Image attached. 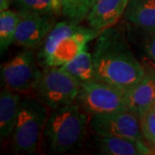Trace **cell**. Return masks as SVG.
<instances>
[{
    "label": "cell",
    "instance_id": "obj_1",
    "mask_svg": "<svg viewBox=\"0 0 155 155\" xmlns=\"http://www.w3.org/2000/svg\"><path fill=\"white\" fill-rule=\"evenodd\" d=\"M96 79L124 92L144 77L146 67L135 58L119 28H108L97 37L92 54Z\"/></svg>",
    "mask_w": 155,
    "mask_h": 155
},
{
    "label": "cell",
    "instance_id": "obj_2",
    "mask_svg": "<svg viewBox=\"0 0 155 155\" xmlns=\"http://www.w3.org/2000/svg\"><path fill=\"white\" fill-rule=\"evenodd\" d=\"M100 33L71 20L58 22L45 38L37 56L39 63L44 68L62 67L87 49V44Z\"/></svg>",
    "mask_w": 155,
    "mask_h": 155
},
{
    "label": "cell",
    "instance_id": "obj_3",
    "mask_svg": "<svg viewBox=\"0 0 155 155\" xmlns=\"http://www.w3.org/2000/svg\"><path fill=\"white\" fill-rule=\"evenodd\" d=\"M83 110L78 104H73L54 110L43 132L50 153H64L82 144L88 122Z\"/></svg>",
    "mask_w": 155,
    "mask_h": 155
},
{
    "label": "cell",
    "instance_id": "obj_4",
    "mask_svg": "<svg viewBox=\"0 0 155 155\" xmlns=\"http://www.w3.org/2000/svg\"><path fill=\"white\" fill-rule=\"evenodd\" d=\"M46 107L40 100L29 97L22 100L12 134L13 149L16 153L31 154L36 152L48 119Z\"/></svg>",
    "mask_w": 155,
    "mask_h": 155
},
{
    "label": "cell",
    "instance_id": "obj_5",
    "mask_svg": "<svg viewBox=\"0 0 155 155\" xmlns=\"http://www.w3.org/2000/svg\"><path fill=\"white\" fill-rule=\"evenodd\" d=\"M80 84L61 67H46L35 91L39 100L51 110L73 104L79 93Z\"/></svg>",
    "mask_w": 155,
    "mask_h": 155
},
{
    "label": "cell",
    "instance_id": "obj_6",
    "mask_svg": "<svg viewBox=\"0 0 155 155\" xmlns=\"http://www.w3.org/2000/svg\"><path fill=\"white\" fill-rule=\"evenodd\" d=\"M77 100L84 110L91 115L127 109L123 91L96 78L80 84Z\"/></svg>",
    "mask_w": 155,
    "mask_h": 155
},
{
    "label": "cell",
    "instance_id": "obj_7",
    "mask_svg": "<svg viewBox=\"0 0 155 155\" xmlns=\"http://www.w3.org/2000/svg\"><path fill=\"white\" fill-rule=\"evenodd\" d=\"M41 74L35 56L29 48L22 50L1 67V78L5 87L17 92L35 91Z\"/></svg>",
    "mask_w": 155,
    "mask_h": 155
},
{
    "label": "cell",
    "instance_id": "obj_8",
    "mask_svg": "<svg viewBox=\"0 0 155 155\" xmlns=\"http://www.w3.org/2000/svg\"><path fill=\"white\" fill-rule=\"evenodd\" d=\"M90 127L99 136L126 137L144 140L140 118L128 109L91 115Z\"/></svg>",
    "mask_w": 155,
    "mask_h": 155
},
{
    "label": "cell",
    "instance_id": "obj_9",
    "mask_svg": "<svg viewBox=\"0 0 155 155\" xmlns=\"http://www.w3.org/2000/svg\"><path fill=\"white\" fill-rule=\"evenodd\" d=\"M20 16L14 43L25 48H36L55 25L52 15L20 14Z\"/></svg>",
    "mask_w": 155,
    "mask_h": 155
},
{
    "label": "cell",
    "instance_id": "obj_10",
    "mask_svg": "<svg viewBox=\"0 0 155 155\" xmlns=\"http://www.w3.org/2000/svg\"><path fill=\"white\" fill-rule=\"evenodd\" d=\"M127 108L139 118L155 104V68L146 67V73L138 83L125 91Z\"/></svg>",
    "mask_w": 155,
    "mask_h": 155
},
{
    "label": "cell",
    "instance_id": "obj_11",
    "mask_svg": "<svg viewBox=\"0 0 155 155\" xmlns=\"http://www.w3.org/2000/svg\"><path fill=\"white\" fill-rule=\"evenodd\" d=\"M129 0H97L87 17L90 27L102 31L112 27L124 14Z\"/></svg>",
    "mask_w": 155,
    "mask_h": 155
},
{
    "label": "cell",
    "instance_id": "obj_12",
    "mask_svg": "<svg viewBox=\"0 0 155 155\" xmlns=\"http://www.w3.org/2000/svg\"><path fill=\"white\" fill-rule=\"evenodd\" d=\"M97 136V147L101 154L143 155L152 153L144 143V140L126 137Z\"/></svg>",
    "mask_w": 155,
    "mask_h": 155
},
{
    "label": "cell",
    "instance_id": "obj_13",
    "mask_svg": "<svg viewBox=\"0 0 155 155\" xmlns=\"http://www.w3.org/2000/svg\"><path fill=\"white\" fill-rule=\"evenodd\" d=\"M123 15L131 25L155 33V0H129Z\"/></svg>",
    "mask_w": 155,
    "mask_h": 155
},
{
    "label": "cell",
    "instance_id": "obj_14",
    "mask_svg": "<svg viewBox=\"0 0 155 155\" xmlns=\"http://www.w3.org/2000/svg\"><path fill=\"white\" fill-rule=\"evenodd\" d=\"M22 99L20 95L8 87L0 94V135L6 139L12 135L17 123Z\"/></svg>",
    "mask_w": 155,
    "mask_h": 155
},
{
    "label": "cell",
    "instance_id": "obj_15",
    "mask_svg": "<svg viewBox=\"0 0 155 155\" xmlns=\"http://www.w3.org/2000/svg\"><path fill=\"white\" fill-rule=\"evenodd\" d=\"M61 67L75 78L79 84L96 78L92 54L87 49L79 53L72 61Z\"/></svg>",
    "mask_w": 155,
    "mask_h": 155
},
{
    "label": "cell",
    "instance_id": "obj_16",
    "mask_svg": "<svg viewBox=\"0 0 155 155\" xmlns=\"http://www.w3.org/2000/svg\"><path fill=\"white\" fill-rule=\"evenodd\" d=\"M20 14L58 15L61 11V0H13Z\"/></svg>",
    "mask_w": 155,
    "mask_h": 155
},
{
    "label": "cell",
    "instance_id": "obj_17",
    "mask_svg": "<svg viewBox=\"0 0 155 155\" xmlns=\"http://www.w3.org/2000/svg\"><path fill=\"white\" fill-rule=\"evenodd\" d=\"M20 14L11 10L1 11L0 14V50L1 54L5 53L12 43H14L15 34Z\"/></svg>",
    "mask_w": 155,
    "mask_h": 155
},
{
    "label": "cell",
    "instance_id": "obj_18",
    "mask_svg": "<svg viewBox=\"0 0 155 155\" xmlns=\"http://www.w3.org/2000/svg\"><path fill=\"white\" fill-rule=\"evenodd\" d=\"M97 0H61L62 14L68 20L79 22L87 18Z\"/></svg>",
    "mask_w": 155,
    "mask_h": 155
},
{
    "label": "cell",
    "instance_id": "obj_19",
    "mask_svg": "<svg viewBox=\"0 0 155 155\" xmlns=\"http://www.w3.org/2000/svg\"><path fill=\"white\" fill-rule=\"evenodd\" d=\"M140 122L144 138L155 145V104L140 117Z\"/></svg>",
    "mask_w": 155,
    "mask_h": 155
},
{
    "label": "cell",
    "instance_id": "obj_20",
    "mask_svg": "<svg viewBox=\"0 0 155 155\" xmlns=\"http://www.w3.org/2000/svg\"><path fill=\"white\" fill-rule=\"evenodd\" d=\"M149 35V38L145 45V53L147 59L152 63L155 64V33Z\"/></svg>",
    "mask_w": 155,
    "mask_h": 155
},
{
    "label": "cell",
    "instance_id": "obj_21",
    "mask_svg": "<svg viewBox=\"0 0 155 155\" xmlns=\"http://www.w3.org/2000/svg\"><path fill=\"white\" fill-rule=\"evenodd\" d=\"M11 0H0V11H4L9 10Z\"/></svg>",
    "mask_w": 155,
    "mask_h": 155
}]
</instances>
